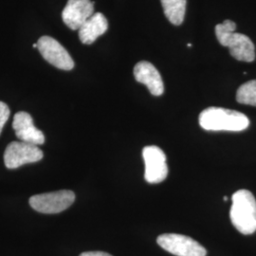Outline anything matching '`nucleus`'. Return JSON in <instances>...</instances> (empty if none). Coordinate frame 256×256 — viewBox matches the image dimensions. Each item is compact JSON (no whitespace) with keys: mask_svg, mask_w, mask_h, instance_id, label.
<instances>
[{"mask_svg":"<svg viewBox=\"0 0 256 256\" xmlns=\"http://www.w3.org/2000/svg\"><path fill=\"white\" fill-rule=\"evenodd\" d=\"M158 244L166 252L176 256H206L207 250L192 238L178 234H165L156 239Z\"/></svg>","mask_w":256,"mask_h":256,"instance_id":"obj_5","label":"nucleus"},{"mask_svg":"<svg viewBox=\"0 0 256 256\" xmlns=\"http://www.w3.org/2000/svg\"><path fill=\"white\" fill-rule=\"evenodd\" d=\"M94 14V2L90 0H68L62 19L72 30H79L82 24Z\"/></svg>","mask_w":256,"mask_h":256,"instance_id":"obj_9","label":"nucleus"},{"mask_svg":"<svg viewBox=\"0 0 256 256\" xmlns=\"http://www.w3.org/2000/svg\"><path fill=\"white\" fill-rule=\"evenodd\" d=\"M228 200V198L227 196H224V202H227Z\"/></svg>","mask_w":256,"mask_h":256,"instance_id":"obj_18","label":"nucleus"},{"mask_svg":"<svg viewBox=\"0 0 256 256\" xmlns=\"http://www.w3.org/2000/svg\"><path fill=\"white\" fill-rule=\"evenodd\" d=\"M44 156L42 150L37 146L23 142H12L4 153V164L8 169H16L22 165L34 164Z\"/></svg>","mask_w":256,"mask_h":256,"instance_id":"obj_6","label":"nucleus"},{"mask_svg":"<svg viewBox=\"0 0 256 256\" xmlns=\"http://www.w3.org/2000/svg\"><path fill=\"white\" fill-rule=\"evenodd\" d=\"M108 28V19L101 12H96L93 14L79 28V38L82 44L90 45L98 37L106 32Z\"/></svg>","mask_w":256,"mask_h":256,"instance_id":"obj_12","label":"nucleus"},{"mask_svg":"<svg viewBox=\"0 0 256 256\" xmlns=\"http://www.w3.org/2000/svg\"><path fill=\"white\" fill-rule=\"evenodd\" d=\"M80 256H112L108 252H86L80 254Z\"/></svg>","mask_w":256,"mask_h":256,"instance_id":"obj_16","label":"nucleus"},{"mask_svg":"<svg viewBox=\"0 0 256 256\" xmlns=\"http://www.w3.org/2000/svg\"><path fill=\"white\" fill-rule=\"evenodd\" d=\"M198 120L200 126L207 131L239 132L250 126V120L245 114L214 106L203 110Z\"/></svg>","mask_w":256,"mask_h":256,"instance_id":"obj_1","label":"nucleus"},{"mask_svg":"<svg viewBox=\"0 0 256 256\" xmlns=\"http://www.w3.org/2000/svg\"><path fill=\"white\" fill-rule=\"evenodd\" d=\"M165 16L173 25L178 26L182 24L185 10L186 0H160Z\"/></svg>","mask_w":256,"mask_h":256,"instance_id":"obj_13","label":"nucleus"},{"mask_svg":"<svg viewBox=\"0 0 256 256\" xmlns=\"http://www.w3.org/2000/svg\"><path fill=\"white\" fill-rule=\"evenodd\" d=\"M134 76L137 82L146 86L152 95H162L164 86L162 75L151 63L147 61L138 62L134 68Z\"/></svg>","mask_w":256,"mask_h":256,"instance_id":"obj_11","label":"nucleus"},{"mask_svg":"<svg viewBox=\"0 0 256 256\" xmlns=\"http://www.w3.org/2000/svg\"><path fill=\"white\" fill-rule=\"evenodd\" d=\"M12 128L16 137L23 142L34 146H41L45 144L46 140L43 132L34 126L32 116L25 111H20L14 115Z\"/></svg>","mask_w":256,"mask_h":256,"instance_id":"obj_10","label":"nucleus"},{"mask_svg":"<svg viewBox=\"0 0 256 256\" xmlns=\"http://www.w3.org/2000/svg\"><path fill=\"white\" fill-rule=\"evenodd\" d=\"M142 156L146 164L144 178L148 183L164 182L168 174V165L166 164L165 153L156 146L144 147Z\"/></svg>","mask_w":256,"mask_h":256,"instance_id":"obj_8","label":"nucleus"},{"mask_svg":"<svg viewBox=\"0 0 256 256\" xmlns=\"http://www.w3.org/2000/svg\"><path fill=\"white\" fill-rule=\"evenodd\" d=\"M230 218L234 228L242 234H252L256 230V200L245 189L238 190L232 196Z\"/></svg>","mask_w":256,"mask_h":256,"instance_id":"obj_3","label":"nucleus"},{"mask_svg":"<svg viewBox=\"0 0 256 256\" xmlns=\"http://www.w3.org/2000/svg\"><path fill=\"white\" fill-rule=\"evenodd\" d=\"M32 48H36L37 43H34V45H32Z\"/></svg>","mask_w":256,"mask_h":256,"instance_id":"obj_17","label":"nucleus"},{"mask_svg":"<svg viewBox=\"0 0 256 256\" xmlns=\"http://www.w3.org/2000/svg\"><path fill=\"white\" fill-rule=\"evenodd\" d=\"M236 24L230 20L216 26V36L223 46L229 48L230 54L238 61L252 62L256 59V48L245 34L236 32Z\"/></svg>","mask_w":256,"mask_h":256,"instance_id":"obj_2","label":"nucleus"},{"mask_svg":"<svg viewBox=\"0 0 256 256\" xmlns=\"http://www.w3.org/2000/svg\"><path fill=\"white\" fill-rule=\"evenodd\" d=\"M75 200V194L70 190L45 192L32 196L30 205L34 210L42 214H58L70 208Z\"/></svg>","mask_w":256,"mask_h":256,"instance_id":"obj_4","label":"nucleus"},{"mask_svg":"<svg viewBox=\"0 0 256 256\" xmlns=\"http://www.w3.org/2000/svg\"><path fill=\"white\" fill-rule=\"evenodd\" d=\"M236 101L242 104L256 106V80L245 82L238 88Z\"/></svg>","mask_w":256,"mask_h":256,"instance_id":"obj_14","label":"nucleus"},{"mask_svg":"<svg viewBox=\"0 0 256 256\" xmlns=\"http://www.w3.org/2000/svg\"><path fill=\"white\" fill-rule=\"evenodd\" d=\"M10 113V112L9 106L5 102H0V134L2 132V129L4 128L5 124L9 119Z\"/></svg>","mask_w":256,"mask_h":256,"instance_id":"obj_15","label":"nucleus"},{"mask_svg":"<svg viewBox=\"0 0 256 256\" xmlns=\"http://www.w3.org/2000/svg\"><path fill=\"white\" fill-rule=\"evenodd\" d=\"M37 48L46 62L54 66L55 68L63 70H72L74 68V59L54 38L40 37L37 42Z\"/></svg>","mask_w":256,"mask_h":256,"instance_id":"obj_7","label":"nucleus"}]
</instances>
